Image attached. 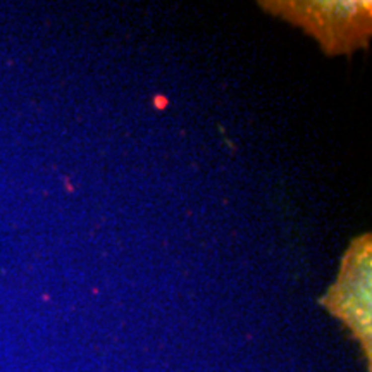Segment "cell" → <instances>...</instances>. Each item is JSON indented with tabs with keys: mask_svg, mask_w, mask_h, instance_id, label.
Wrapping results in <instances>:
<instances>
[{
	"mask_svg": "<svg viewBox=\"0 0 372 372\" xmlns=\"http://www.w3.org/2000/svg\"><path fill=\"white\" fill-rule=\"evenodd\" d=\"M352 267L345 271L348 281L341 279L336 295V314L348 320V324L353 327L355 334L360 340H369L371 338V272H369V253L364 257L360 264V271H355V262L353 257H348Z\"/></svg>",
	"mask_w": 372,
	"mask_h": 372,
	"instance_id": "cell-1",
	"label": "cell"
},
{
	"mask_svg": "<svg viewBox=\"0 0 372 372\" xmlns=\"http://www.w3.org/2000/svg\"><path fill=\"white\" fill-rule=\"evenodd\" d=\"M369 2H312V3H297L295 9V19L300 23H307L308 28L317 36L331 43V38H336V29L346 28L355 21L366 23V12L369 14Z\"/></svg>",
	"mask_w": 372,
	"mask_h": 372,
	"instance_id": "cell-2",
	"label": "cell"
}]
</instances>
